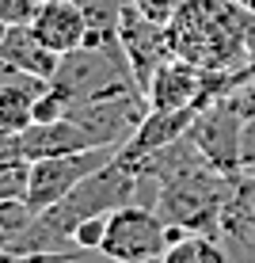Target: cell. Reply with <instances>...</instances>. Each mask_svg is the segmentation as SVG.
<instances>
[{"mask_svg": "<svg viewBox=\"0 0 255 263\" xmlns=\"http://www.w3.org/2000/svg\"><path fill=\"white\" fill-rule=\"evenodd\" d=\"M34 8H38V0H0V20L4 23H31Z\"/></svg>", "mask_w": 255, "mask_h": 263, "instance_id": "cell-18", "label": "cell"}, {"mask_svg": "<svg viewBox=\"0 0 255 263\" xmlns=\"http://www.w3.org/2000/svg\"><path fill=\"white\" fill-rule=\"evenodd\" d=\"M12 160H27L23 134L19 130H0V164H12Z\"/></svg>", "mask_w": 255, "mask_h": 263, "instance_id": "cell-19", "label": "cell"}, {"mask_svg": "<svg viewBox=\"0 0 255 263\" xmlns=\"http://www.w3.org/2000/svg\"><path fill=\"white\" fill-rule=\"evenodd\" d=\"M183 4L187 0H133V8L145 12L149 20H156V23H171V15H175Z\"/></svg>", "mask_w": 255, "mask_h": 263, "instance_id": "cell-17", "label": "cell"}, {"mask_svg": "<svg viewBox=\"0 0 255 263\" xmlns=\"http://www.w3.org/2000/svg\"><path fill=\"white\" fill-rule=\"evenodd\" d=\"M76 149H92V138H88L72 119L31 122L23 130V153H27V160L57 157V153H76Z\"/></svg>", "mask_w": 255, "mask_h": 263, "instance_id": "cell-13", "label": "cell"}, {"mask_svg": "<svg viewBox=\"0 0 255 263\" xmlns=\"http://www.w3.org/2000/svg\"><path fill=\"white\" fill-rule=\"evenodd\" d=\"M255 164V115H248L240 126V172Z\"/></svg>", "mask_w": 255, "mask_h": 263, "instance_id": "cell-20", "label": "cell"}, {"mask_svg": "<svg viewBox=\"0 0 255 263\" xmlns=\"http://www.w3.org/2000/svg\"><path fill=\"white\" fill-rule=\"evenodd\" d=\"M0 65H12L19 72H31L38 80H53L61 69V53H53L38 34L31 31V23H15L8 31V39L0 42Z\"/></svg>", "mask_w": 255, "mask_h": 263, "instance_id": "cell-12", "label": "cell"}, {"mask_svg": "<svg viewBox=\"0 0 255 263\" xmlns=\"http://www.w3.org/2000/svg\"><path fill=\"white\" fill-rule=\"evenodd\" d=\"M8 31H12V23H4V20H0V42L8 39Z\"/></svg>", "mask_w": 255, "mask_h": 263, "instance_id": "cell-22", "label": "cell"}, {"mask_svg": "<svg viewBox=\"0 0 255 263\" xmlns=\"http://www.w3.org/2000/svg\"><path fill=\"white\" fill-rule=\"evenodd\" d=\"M198 111L202 107H175V111H149L145 115V122L133 130V138L118 149V160H122L126 168H133L138 172V164L149 153H156L164 149V145H171V141H179L183 134L190 130V122L198 119Z\"/></svg>", "mask_w": 255, "mask_h": 263, "instance_id": "cell-10", "label": "cell"}, {"mask_svg": "<svg viewBox=\"0 0 255 263\" xmlns=\"http://www.w3.org/2000/svg\"><path fill=\"white\" fill-rule=\"evenodd\" d=\"M232 183H236V172H221L213 164H202L194 172H183V176L160 183L152 210H156L171 229L213 233L217 237L225 202L232 198Z\"/></svg>", "mask_w": 255, "mask_h": 263, "instance_id": "cell-2", "label": "cell"}, {"mask_svg": "<svg viewBox=\"0 0 255 263\" xmlns=\"http://www.w3.org/2000/svg\"><path fill=\"white\" fill-rule=\"evenodd\" d=\"M145 183H149V179H145L141 172L126 168L122 160L114 157L111 164H103L99 172H92V176H88L76 191H69L61 202H53L50 210H42L38 217L46 221V229H50L57 240L72 244V229H76L84 217H92V214H111V210H118V206L138 202L141 191H145ZM72 248H76V244H72Z\"/></svg>", "mask_w": 255, "mask_h": 263, "instance_id": "cell-3", "label": "cell"}, {"mask_svg": "<svg viewBox=\"0 0 255 263\" xmlns=\"http://www.w3.org/2000/svg\"><path fill=\"white\" fill-rule=\"evenodd\" d=\"M118 42H122V53H126V61H130V72H133L141 92L149 88V80L156 77V69L164 61L175 58L168 23L149 20V15L138 12L133 4H126L122 15H118Z\"/></svg>", "mask_w": 255, "mask_h": 263, "instance_id": "cell-6", "label": "cell"}, {"mask_svg": "<svg viewBox=\"0 0 255 263\" xmlns=\"http://www.w3.org/2000/svg\"><path fill=\"white\" fill-rule=\"evenodd\" d=\"M251 84H255V80H251Z\"/></svg>", "mask_w": 255, "mask_h": 263, "instance_id": "cell-25", "label": "cell"}, {"mask_svg": "<svg viewBox=\"0 0 255 263\" xmlns=\"http://www.w3.org/2000/svg\"><path fill=\"white\" fill-rule=\"evenodd\" d=\"M244 172H251V176H255V164H251V168H244Z\"/></svg>", "mask_w": 255, "mask_h": 263, "instance_id": "cell-24", "label": "cell"}, {"mask_svg": "<svg viewBox=\"0 0 255 263\" xmlns=\"http://www.w3.org/2000/svg\"><path fill=\"white\" fill-rule=\"evenodd\" d=\"M88 256H92V252H76V256H72L69 263H88Z\"/></svg>", "mask_w": 255, "mask_h": 263, "instance_id": "cell-21", "label": "cell"}, {"mask_svg": "<svg viewBox=\"0 0 255 263\" xmlns=\"http://www.w3.org/2000/svg\"><path fill=\"white\" fill-rule=\"evenodd\" d=\"M118 157L114 145H92V149H76V153H57V157H38L31 160L27 172V206L34 214L50 210L53 202H61L69 191H76L92 172H99L103 164H111Z\"/></svg>", "mask_w": 255, "mask_h": 263, "instance_id": "cell-5", "label": "cell"}, {"mask_svg": "<svg viewBox=\"0 0 255 263\" xmlns=\"http://www.w3.org/2000/svg\"><path fill=\"white\" fill-rule=\"evenodd\" d=\"M160 259L164 263H232L225 240L213 233H183L168 244V252Z\"/></svg>", "mask_w": 255, "mask_h": 263, "instance_id": "cell-14", "label": "cell"}, {"mask_svg": "<svg viewBox=\"0 0 255 263\" xmlns=\"http://www.w3.org/2000/svg\"><path fill=\"white\" fill-rule=\"evenodd\" d=\"M175 237H183V229H171L152 206L130 202V206H118V210L107 214V237L99 252L111 263L160 259Z\"/></svg>", "mask_w": 255, "mask_h": 263, "instance_id": "cell-4", "label": "cell"}, {"mask_svg": "<svg viewBox=\"0 0 255 263\" xmlns=\"http://www.w3.org/2000/svg\"><path fill=\"white\" fill-rule=\"evenodd\" d=\"M31 31L38 34L42 42L53 50V53H72L80 50L88 39H92V23H88L84 8L76 0H38L31 15Z\"/></svg>", "mask_w": 255, "mask_h": 263, "instance_id": "cell-9", "label": "cell"}, {"mask_svg": "<svg viewBox=\"0 0 255 263\" xmlns=\"http://www.w3.org/2000/svg\"><path fill=\"white\" fill-rule=\"evenodd\" d=\"M50 88V80H38L31 72L0 65V130H27L38 96Z\"/></svg>", "mask_w": 255, "mask_h": 263, "instance_id": "cell-11", "label": "cell"}, {"mask_svg": "<svg viewBox=\"0 0 255 263\" xmlns=\"http://www.w3.org/2000/svg\"><path fill=\"white\" fill-rule=\"evenodd\" d=\"M103 237H107V214H92L72 229V244L80 252H99L103 248Z\"/></svg>", "mask_w": 255, "mask_h": 263, "instance_id": "cell-15", "label": "cell"}, {"mask_svg": "<svg viewBox=\"0 0 255 263\" xmlns=\"http://www.w3.org/2000/svg\"><path fill=\"white\" fill-rule=\"evenodd\" d=\"M240 126L244 119L232 111L229 99L206 103L198 119L190 122L187 138L198 145V153L221 172H240Z\"/></svg>", "mask_w": 255, "mask_h": 263, "instance_id": "cell-7", "label": "cell"}, {"mask_svg": "<svg viewBox=\"0 0 255 263\" xmlns=\"http://www.w3.org/2000/svg\"><path fill=\"white\" fill-rule=\"evenodd\" d=\"M149 111H175V107H206V69L187 58H171L156 69L145 88Z\"/></svg>", "mask_w": 255, "mask_h": 263, "instance_id": "cell-8", "label": "cell"}, {"mask_svg": "<svg viewBox=\"0 0 255 263\" xmlns=\"http://www.w3.org/2000/svg\"><path fill=\"white\" fill-rule=\"evenodd\" d=\"M141 263H164V259H141Z\"/></svg>", "mask_w": 255, "mask_h": 263, "instance_id": "cell-23", "label": "cell"}, {"mask_svg": "<svg viewBox=\"0 0 255 263\" xmlns=\"http://www.w3.org/2000/svg\"><path fill=\"white\" fill-rule=\"evenodd\" d=\"M27 172H31V160H12V164H0V202L27 195Z\"/></svg>", "mask_w": 255, "mask_h": 263, "instance_id": "cell-16", "label": "cell"}, {"mask_svg": "<svg viewBox=\"0 0 255 263\" xmlns=\"http://www.w3.org/2000/svg\"><path fill=\"white\" fill-rule=\"evenodd\" d=\"M251 12L236 0H187L168 23L179 58L202 69H255L248 53Z\"/></svg>", "mask_w": 255, "mask_h": 263, "instance_id": "cell-1", "label": "cell"}]
</instances>
